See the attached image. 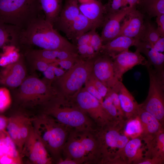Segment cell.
<instances>
[{
	"label": "cell",
	"mask_w": 164,
	"mask_h": 164,
	"mask_svg": "<svg viewBox=\"0 0 164 164\" xmlns=\"http://www.w3.org/2000/svg\"><path fill=\"white\" fill-rule=\"evenodd\" d=\"M34 46L78 54L77 46L61 35L43 15L33 20L20 32L19 48L25 51Z\"/></svg>",
	"instance_id": "obj_1"
},
{
	"label": "cell",
	"mask_w": 164,
	"mask_h": 164,
	"mask_svg": "<svg viewBox=\"0 0 164 164\" xmlns=\"http://www.w3.org/2000/svg\"><path fill=\"white\" fill-rule=\"evenodd\" d=\"M52 81L41 79L35 76H27L12 92L14 102L22 109H42L59 96Z\"/></svg>",
	"instance_id": "obj_2"
},
{
	"label": "cell",
	"mask_w": 164,
	"mask_h": 164,
	"mask_svg": "<svg viewBox=\"0 0 164 164\" xmlns=\"http://www.w3.org/2000/svg\"><path fill=\"white\" fill-rule=\"evenodd\" d=\"M125 121H110L102 126H97L93 132L99 144L98 164H122V152L130 140L123 132Z\"/></svg>",
	"instance_id": "obj_3"
},
{
	"label": "cell",
	"mask_w": 164,
	"mask_h": 164,
	"mask_svg": "<svg viewBox=\"0 0 164 164\" xmlns=\"http://www.w3.org/2000/svg\"><path fill=\"white\" fill-rule=\"evenodd\" d=\"M71 130L93 132L96 125L70 97L61 96L52 100L42 110Z\"/></svg>",
	"instance_id": "obj_4"
},
{
	"label": "cell",
	"mask_w": 164,
	"mask_h": 164,
	"mask_svg": "<svg viewBox=\"0 0 164 164\" xmlns=\"http://www.w3.org/2000/svg\"><path fill=\"white\" fill-rule=\"evenodd\" d=\"M64 158L76 161L78 164H98V142L93 132L70 131L62 150Z\"/></svg>",
	"instance_id": "obj_5"
},
{
	"label": "cell",
	"mask_w": 164,
	"mask_h": 164,
	"mask_svg": "<svg viewBox=\"0 0 164 164\" xmlns=\"http://www.w3.org/2000/svg\"><path fill=\"white\" fill-rule=\"evenodd\" d=\"M32 126L49 153L58 159L71 130L52 116L42 113L32 118Z\"/></svg>",
	"instance_id": "obj_6"
},
{
	"label": "cell",
	"mask_w": 164,
	"mask_h": 164,
	"mask_svg": "<svg viewBox=\"0 0 164 164\" xmlns=\"http://www.w3.org/2000/svg\"><path fill=\"white\" fill-rule=\"evenodd\" d=\"M42 13L39 0H0V22L22 29Z\"/></svg>",
	"instance_id": "obj_7"
},
{
	"label": "cell",
	"mask_w": 164,
	"mask_h": 164,
	"mask_svg": "<svg viewBox=\"0 0 164 164\" xmlns=\"http://www.w3.org/2000/svg\"><path fill=\"white\" fill-rule=\"evenodd\" d=\"M96 57L86 60L80 58L64 74L55 77L53 86L59 95L70 97L81 88L92 72Z\"/></svg>",
	"instance_id": "obj_8"
},
{
	"label": "cell",
	"mask_w": 164,
	"mask_h": 164,
	"mask_svg": "<svg viewBox=\"0 0 164 164\" xmlns=\"http://www.w3.org/2000/svg\"><path fill=\"white\" fill-rule=\"evenodd\" d=\"M145 66L149 76V87L148 96L140 106L164 125V71H158L148 63Z\"/></svg>",
	"instance_id": "obj_9"
},
{
	"label": "cell",
	"mask_w": 164,
	"mask_h": 164,
	"mask_svg": "<svg viewBox=\"0 0 164 164\" xmlns=\"http://www.w3.org/2000/svg\"><path fill=\"white\" fill-rule=\"evenodd\" d=\"M70 97L97 126L101 127L112 121L99 101L84 88Z\"/></svg>",
	"instance_id": "obj_10"
},
{
	"label": "cell",
	"mask_w": 164,
	"mask_h": 164,
	"mask_svg": "<svg viewBox=\"0 0 164 164\" xmlns=\"http://www.w3.org/2000/svg\"><path fill=\"white\" fill-rule=\"evenodd\" d=\"M21 155H25L28 160L35 164H51L53 159L31 125L29 134L22 150Z\"/></svg>",
	"instance_id": "obj_11"
},
{
	"label": "cell",
	"mask_w": 164,
	"mask_h": 164,
	"mask_svg": "<svg viewBox=\"0 0 164 164\" xmlns=\"http://www.w3.org/2000/svg\"><path fill=\"white\" fill-rule=\"evenodd\" d=\"M23 54L16 62L3 67L0 72V84L15 89L19 87L27 76Z\"/></svg>",
	"instance_id": "obj_12"
},
{
	"label": "cell",
	"mask_w": 164,
	"mask_h": 164,
	"mask_svg": "<svg viewBox=\"0 0 164 164\" xmlns=\"http://www.w3.org/2000/svg\"><path fill=\"white\" fill-rule=\"evenodd\" d=\"M92 71L108 88L114 87L119 81L115 76L112 58L106 54L100 53L96 57Z\"/></svg>",
	"instance_id": "obj_13"
},
{
	"label": "cell",
	"mask_w": 164,
	"mask_h": 164,
	"mask_svg": "<svg viewBox=\"0 0 164 164\" xmlns=\"http://www.w3.org/2000/svg\"><path fill=\"white\" fill-rule=\"evenodd\" d=\"M112 58L115 76L121 81L124 74L128 71L135 66H145L147 63L145 58L136 50L135 52L124 51Z\"/></svg>",
	"instance_id": "obj_14"
},
{
	"label": "cell",
	"mask_w": 164,
	"mask_h": 164,
	"mask_svg": "<svg viewBox=\"0 0 164 164\" xmlns=\"http://www.w3.org/2000/svg\"><path fill=\"white\" fill-rule=\"evenodd\" d=\"M129 6L117 12L107 14L103 24L101 37L103 45L115 38L118 34L121 23L126 15L135 7Z\"/></svg>",
	"instance_id": "obj_15"
},
{
	"label": "cell",
	"mask_w": 164,
	"mask_h": 164,
	"mask_svg": "<svg viewBox=\"0 0 164 164\" xmlns=\"http://www.w3.org/2000/svg\"><path fill=\"white\" fill-rule=\"evenodd\" d=\"M145 19L143 14L136 7H134L123 19L115 38L124 36L138 40L143 29Z\"/></svg>",
	"instance_id": "obj_16"
},
{
	"label": "cell",
	"mask_w": 164,
	"mask_h": 164,
	"mask_svg": "<svg viewBox=\"0 0 164 164\" xmlns=\"http://www.w3.org/2000/svg\"><path fill=\"white\" fill-rule=\"evenodd\" d=\"M80 12L96 29L103 24L106 14L104 4L101 0H77Z\"/></svg>",
	"instance_id": "obj_17"
},
{
	"label": "cell",
	"mask_w": 164,
	"mask_h": 164,
	"mask_svg": "<svg viewBox=\"0 0 164 164\" xmlns=\"http://www.w3.org/2000/svg\"><path fill=\"white\" fill-rule=\"evenodd\" d=\"M80 13L77 0H65L61 10L53 24L54 28L65 34Z\"/></svg>",
	"instance_id": "obj_18"
},
{
	"label": "cell",
	"mask_w": 164,
	"mask_h": 164,
	"mask_svg": "<svg viewBox=\"0 0 164 164\" xmlns=\"http://www.w3.org/2000/svg\"><path fill=\"white\" fill-rule=\"evenodd\" d=\"M138 115L142 128L140 138L147 145L155 138L159 131L164 129V126L155 118L140 106Z\"/></svg>",
	"instance_id": "obj_19"
},
{
	"label": "cell",
	"mask_w": 164,
	"mask_h": 164,
	"mask_svg": "<svg viewBox=\"0 0 164 164\" xmlns=\"http://www.w3.org/2000/svg\"><path fill=\"white\" fill-rule=\"evenodd\" d=\"M111 88L118 94L126 120L138 115L140 105L138 103L122 81H119L114 87Z\"/></svg>",
	"instance_id": "obj_20"
},
{
	"label": "cell",
	"mask_w": 164,
	"mask_h": 164,
	"mask_svg": "<svg viewBox=\"0 0 164 164\" xmlns=\"http://www.w3.org/2000/svg\"><path fill=\"white\" fill-rule=\"evenodd\" d=\"M140 137L130 139L124 147L121 155L122 164L138 163L144 158L145 146Z\"/></svg>",
	"instance_id": "obj_21"
},
{
	"label": "cell",
	"mask_w": 164,
	"mask_h": 164,
	"mask_svg": "<svg viewBox=\"0 0 164 164\" xmlns=\"http://www.w3.org/2000/svg\"><path fill=\"white\" fill-rule=\"evenodd\" d=\"M23 54L40 58L50 64L55 63L57 60L77 59L80 57L77 54L59 50L32 49L24 51Z\"/></svg>",
	"instance_id": "obj_22"
},
{
	"label": "cell",
	"mask_w": 164,
	"mask_h": 164,
	"mask_svg": "<svg viewBox=\"0 0 164 164\" xmlns=\"http://www.w3.org/2000/svg\"><path fill=\"white\" fill-rule=\"evenodd\" d=\"M137 39L124 36H120L103 45L100 53L106 54L113 58L129 48L135 46Z\"/></svg>",
	"instance_id": "obj_23"
},
{
	"label": "cell",
	"mask_w": 164,
	"mask_h": 164,
	"mask_svg": "<svg viewBox=\"0 0 164 164\" xmlns=\"http://www.w3.org/2000/svg\"><path fill=\"white\" fill-rule=\"evenodd\" d=\"M136 50L143 54L147 58V63L156 70L164 71V55L155 50L149 43L137 40Z\"/></svg>",
	"instance_id": "obj_24"
},
{
	"label": "cell",
	"mask_w": 164,
	"mask_h": 164,
	"mask_svg": "<svg viewBox=\"0 0 164 164\" xmlns=\"http://www.w3.org/2000/svg\"><path fill=\"white\" fill-rule=\"evenodd\" d=\"M22 29L16 26L0 22V49L7 46L19 48Z\"/></svg>",
	"instance_id": "obj_25"
},
{
	"label": "cell",
	"mask_w": 164,
	"mask_h": 164,
	"mask_svg": "<svg viewBox=\"0 0 164 164\" xmlns=\"http://www.w3.org/2000/svg\"><path fill=\"white\" fill-rule=\"evenodd\" d=\"M93 29L94 28L90 22L80 12L65 34L76 45L77 41L80 36Z\"/></svg>",
	"instance_id": "obj_26"
},
{
	"label": "cell",
	"mask_w": 164,
	"mask_h": 164,
	"mask_svg": "<svg viewBox=\"0 0 164 164\" xmlns=\"http://www.w3.org/2000/svg\"><path fill=\"white\" fill-rule=\"evenodd\" d=\"M145 147L144 158H156L164 160V129L159 131Z\"/></svg>",
	"instance_id": "obj_27"
},
{
	"label": "cell",
	"mask_w": 164,
	"mask_h": 164,
	"mask_svg": "<svg viewBox=\"0 0 164 164\" xmlns=\"http://www.w3.org/2000/svg\"><path fill=\"white\" fill-rule=\"evenodd\" d=\"M63 1V0H39L45 19L53 25L61 10Z\"/></svg>",
	"instance_id": "obj_28"
},
{
	"label": "cell",
	"mask_w": 164,
	"mask_h": 164,
	"mask_svg": "<svg viewBox=\"0 0 164 164\" xmlns=\"http://www.w3.org/2000/svg\"><path fill=\"white\" fill-rule=\"evenodd\" d=\"M17 148L6 130L0 132V158L4 155L22 158Z\"/></svg>",
	"instance_id": "obj_29"
},
{
	"label": "cell",
	"mask_w": 164,
	"mask_h": 164,
	"mask_svg": "<svg viewBox=\"0 0 164 164\" xmlns=\"http://www.w3.org/2000/svg\"><path fill=\"white\" fill-rule=\"evenodd\" d=\"M138 5L150 17L164 14V0H141Z\"/></svg>",
	"instance_id": "obj_30"
},
{
	"label": "cell",
	"mask_w": 164,
	"mask_h": 164,
	"mask_svg": "<svg viewBox=\"0 0 164 164\" xmlns=\"http://www.w3.org/2000/svg\"><path fill=\"white\" fill-rule=\"evenodd\" d=\"M123 129L124 134L129 138H140L142 128L138 116L125 120Z\"/></svg>",
	"instance_id": "obj_31"
},
{
	"label": "cell",
	"mask_w": 164,
	"mask_h": 164,
	"mask_svg": "<svg viewBox=\"0 0 164 164\" xmlns=\"http://www.w3.org/2000/svg\"><path fill=\"white\" fill-rule=\"evenodd\" d=\"M160 37L156 28L148 19H145L143 29L138 40L152 45Z\"/></svg>",
	"instance_id": "obj_32"
},
{
	"label": "cell",
	"mask_w": 164,
	"mask_h": 164,
	"mask_svg": "<svg viewBox=\"0 0 164 164\" xmlns=\"http://www.w3.org/2000/svg\"><path fill=\"white\" fill-rule=\"evenodd\" d=\"M32 118L22 114L19 124L18 134V149L21 155L24 144L29 136L32 125Z\"/></svg>",
	"instance_id": "obj_33"
},
{
	"label": "cell",
	"mask_w": 164,
	"mask_h": 164,
	"mask_svg": "<svg viewBox=\"0 0 164 164\" xmlns=\"http://www.w3.org/2000/svg\"><path fill=\"white\" fill-rule=\"evenodd\" d=\"M22 114H15L9 118L6 129L9 135L17 147L18 143V134L19 124Z\"/></svg>",
	"instance_id": "obj_34"
},
{
	"label": "cell",
	"mask_w": 164,
	"mask_h": 164,
	"mask_svg": "<svg viewBox=\"0 0 164 164\" xmlns=\"http://www.w3.org/2000/svg\"><path fill=\"white\" fill-rule=\"evenodd\" d=\"M3 53L0 55V66L5 67L17 60L20 54L16 50V48L7 46L3 48Z\"/></svg>",
	"instance_id": "obj_35"
},
{
	"label": "cell",
	"mask_w": 164,
	"mask_h": 164,
	"mask_svg": "<svg viewBox=\"0 0 164 164\" xmlns=\"http://www.w3.org/2000/svg\"><path fill=\"white\" fill-rule=\"evenodd\" d=\"M102 105L112 121H118L124 120L119 115L113 104L110 96L107 94L104 98Z\"/></svg>",
	"instance_id": "obj_36"
},
{
	"label": "cell",
	"mask_w": 164,
	"mask_h": 164,
	"mask_svg": "<svg viewBox=\"0 0 164 164\" xmlns=\"http://www.w3.org/2000/svg\"><path fill=\"white\" fill-rule=\"evenodd\" d=\"M12 97L9 90L6 88H0V112L7 110L11 105Z\"/></svg>",
	"instance_id": "obj_37"
},
{
	"label": "cell",
	"mask_w": 164,
	"mask_h": 164,
	"mask_svg": "<svg viewBox=\"0 0 164 164\" xmlns=\"http://www.w3.org/2000/svg\"><path fill=\"white\" fill-rule=\"evenodd\" d=\"M23 55L33 68L40 71H44L51 64L38 58L24 54Z\"/></svg>",
	"instance_id": "obj_38"
},
{
	"label": "cell",
	"mask_w": 164,
	"mask_h": 164,
	"mask_svg": "<svg viewBox=\"0 0 164 164\" xmlns=\"http://www.w3.org/2000/svg\"><path fill=\"white\" fill-rule=\"evenodd\" d=\"M104 6L106 14L115 12L126 7L123 0H108Z\"/></svg>",
	"instance_id": "obj_39"
},
{
	"label": "cell",
	"mask_w": 164,
	"mask_h": 164,
	"mask_svg": "<svg viewBox=\"0 0 164 164\" xmlns=\"http://www.w3.org/2000/svg\"><path fill=\"white\" fill-rule=\"evenodd\" d=\"M88 79L92 83L104 98L107 94L108 88L96 77L93 71L90 75Z\"/></svg>",
	"instance_id": "obj_40"
},
{
	"label": "cell",
	"mask_w": 164,
	"mask_h": 164,
	"mask_svg": "<svg viewBox=\"0 0 164 164\" xmlns=\"http://www.w3.org/2000/svg\"><path fill=\"white\" fill-rule=\"evenodd\" d=\"M107 94L111 97L112 103L117 110L120 116L124 120H126L124 113L121 108L118 93L112 88H108V91Z\"/></svg>",
	"instance_id": "obj_41"
},
{
	"label": "cell",
	"mask_w": 164,
	"mask_h": 164,
	"mask_svg": "<svg viewBox=\"0 0 164 164\" xmlns=\"http://www.w3.org/2000/svg\"><path fill=\"white\" fill-rule=\"evenodd\" d=\"M89 43L96 53H100L103 44L101 36L96 32L95 29H92Z\"/></svg>",
	"instance_id": "obj_42"
},
{
	"label": "cell",
	"mask_w": 164,
	"mask_h": 164,
	"mask_svg": "<svg viewBox=\"0 0 164 164\" xmlns=\"http://www.w3.org/2000/svg\"><path fill=\"white\" fill-rule=\"evenodd\" d=\"M84 84L85 87L84 88L96 98L102 104L104 98L92 83L89 80L88 78L85 82Z\"/></svg>",
	"instance_id": "obj_43"
},
{
	"label": "cell",
	"mask_w": 164,
	"mask_h": 164,
	"mask_svg": "<svg viewBox=\"0 0 164 164\" xmlns=\"http://www.w3.org/2000/svg\"><path fill=\"white\" fill-rule=\"evenodd\" d=\"M22 163V158H16L4 155L0 158V164H20Z\"/></svg>",
	"instance_id": "obj_44"
},
{
	"label": "cell",
	"mask_w": 164,
	"mask_h": 164,
	"mask_svg": "<svg viewBox=\"0 0 164 164\" xmlns=\"http://www.w3.org/2000/svg\"><path fill=\"white\" fill-rule=\"evenodd\" d=\"M80 58V57L78 59H74L57 60L55 63L57 64H59L62 68L66 70H69L72 67L77 61Z\"/></svg>",
	"instance_id": "obj_45"
},
{
	"label": "cell",
	"mask_w": 164,
	"mask_h": 164,
	"mask_svg": "<svg viewBox=\"0 0 164 164\" xmlns=\"http://www.w3.org/2000/svg\"><path fill=\"white\" fill-rule=\"evenodd\" d=\"M92 29L84 33L77 39L76 45V46L86 44L89 43Z\"/></svg>",
	"instance_id": "obj_46"
},
{
	"label": "cell",
	"mask_w": 164,
	"mask_h": 164,
	"mask_svg": "<svg viewBox=\"0 0 164 164\" xmlns=\"http://www.w3.org/2000/svg\"><path fill=\"white\" fill-rule=\"evenodd\" d=\"M157 30L160 37H164V14L156 17Z\"/></svg>",
	"instance_id": "obj_47"
},
{
	"label": "cell",
	"mask_w": 164,
	"mask_h": 164,
	"mask_svg": "<svg viewBox=\"0 0 164 164\" xmlns=\"http://www.w3.org/2000/svg\"><path fill=\"white\" fill-rule=\"evenodd\" d=\"M57 65L56 63L51 64L44 71L43 73L46 78L53 81L56 77L54 73V67Z\"/></svg>",
	"instance_id": "obj_48"
},
{
	"label": "cell",
	"mask_w": 164,
	"mask_h": 164,
	"mask_svg": "<svg viewBox=\"0 0 164 164\" xmlns=\"http://www.w3.org/2000/svg\"><path fill=\"white\" fill-rule=\"evenodd\" d=\"M150 45L158 52L162 53L164 51V37H160L155 43Z\"/></svg>",
	"instance_id": "obj_49"
},
{
	"label": "cell",
	"mask_w": 164,
	"mask_h": 164,
	"mask_svg": "<svg viewBox=\"0 0 164 164\" xmlns=\"http://www.w3.org/2000/svg\"><path fill=\"white\" fill-rule=\"evenodd\" d=\"M164 160L161 159L153 158H144L138 164H163Z\"/></svg>",
	"instance_id": "obj_50"
},
{
	"label": "cell",
	"mask_w": 164,
	"mask_h": 164,
	"mask_svg": "<svg viewBox=\"0 0 164 164\" xmlns=\"http://www.w3.org/2000/svg\"><path fill=\"white\" fill-rule=\"evenodd\" d=\"M9 118L0 115V132L6 130Z\"/></svg>",
	"instance_id": "obj_51"
},
{
	"label": "cell",
	"mask_w": 164,
	"mask_h": 164,
	"mask_svg": "<svg viewBox=\"0 0 164 164\" xmlns=\"http://www.w3.org/2000/svg\"><path fill=\"white\" fill-rule=\"evenodd\" d=\"M125 7L129 6H136L138 5L141 0H123Z\"/></svg>",
	"instance_id": "obj_52"
},
{
	"label": "cell",
	"mask_w": 164,
	"mask_h": 164,
	"mask_svg": "<svg viewBox=\"0 0 164 164\" xmlns=\"http://www.w3.org/2000/svg\"><path fill=\"white\" fill-rule=\"evenodd\" d=\"M54 73L56 77H58L63 75L65 71L62 69L57 67L55 66L54 67Z\"/></svg>",
	"instance_id": "obj_53"
},
{
	"label": "cell",
	"mask_w": 164,
	"mask_h": 164,
	"mask_svg": "<svg viewBox=\"0 0 164 164\" xmlns=\"http://www.w3.org/2000/svg\"></svg>",
	"instance_id": "obj_54"
}]
</instances>
